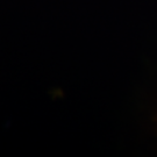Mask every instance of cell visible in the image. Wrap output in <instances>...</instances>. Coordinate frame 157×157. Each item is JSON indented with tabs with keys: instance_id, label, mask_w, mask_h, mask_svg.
Masks as SVG:
<instances>
[]
</instances>
